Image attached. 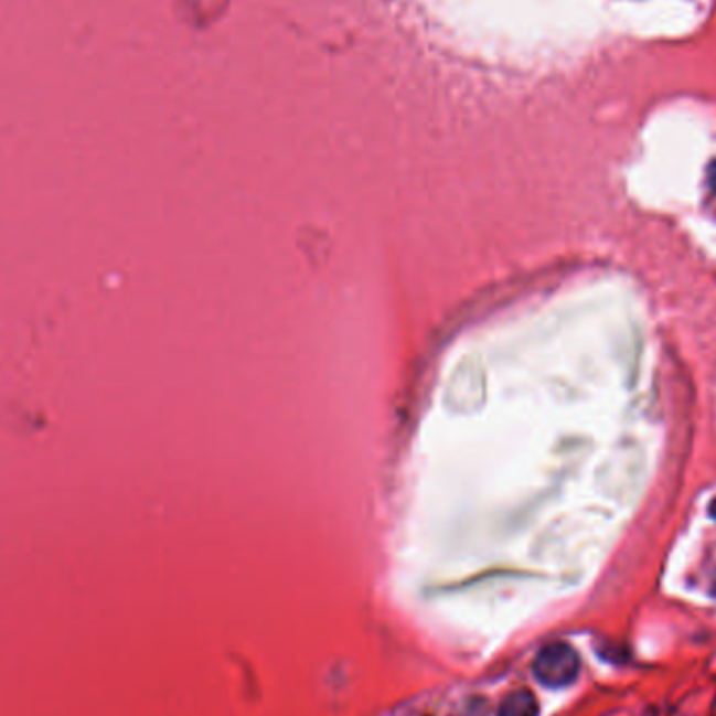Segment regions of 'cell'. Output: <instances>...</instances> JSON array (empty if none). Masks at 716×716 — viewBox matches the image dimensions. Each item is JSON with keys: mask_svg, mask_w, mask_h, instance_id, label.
I'll return each instance as SVG.
<instances>
[{"mask_svg": "<svg viewBox=\"0 0 716 716\" xmlns=\"http://www.w3.org/2000/svg\"><path fill=\"white\" fill-rule=\"evenodd\" d=\"M534 676L545 687L559 690L568 687L580 673V658L573 645L568 643H552L545 645L533 664Z\"/></svg>", "mask_w": 716, "mask_h": 716, "instance_id": "1", "label": "cell"}, {"mask_svg": "<svg viewBox=\"0 0 716 716\" xmlns=\"http://www.w3.org/2000/svg\"><path fill=\"white\" fill-rule=\"evenodd\" d=\"M496 716H538V702L528 690H517L503 699Z\"/></svg>", "mask_w": 716, "mask_h": 716, "instance_id": "2", "label": "cell"}, {"mask_svg": "<svg viewBox=\"0 0 716 716\" xmlns=\"http://www.w3.org/2000/svg\"><path fill=\"white\" fill-rule=\"evenodd\" d=\"M708 513H710V517L716 522V496L710 501V505H708Z\"/></svg>", "mask_w": 716, "mask_h": 716, "instance_id": "3", "label": "cell"}, {"mask_svg": "<svg viewBox=\"0 0 716 716\" xmlns=\"http://www.w3.org/2000/svg\"><path fill=\"white\" fill-rule=\"evenodd\" d=\"M710 184L715 186V191H716V162L715 164H713V168H710Z\"/></svg>", "mask_w": 716, "mask_h": 716, "instance_id": "4", "label": "cell"}]
</instances>
